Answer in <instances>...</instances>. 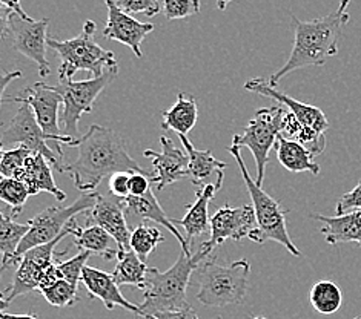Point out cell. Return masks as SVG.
<instances>
[{"label":"cell","instance_id":"cell-1","mask_svg":"<svg viewBox=\"0 0 361 319\" xmlns=\"http://www.w3.org/2000/svg\"><path fill=\"white\" fill-rule=\"evenodd\" d=\"M63 172L71 174L75 187L82 192H91L103 178L117 172H140L145 169L126 151L125 142L113 129L91 125L77 143V158L71 165L63 166Z\"/></svg>","mask_w":361,"mask_h":319},{"label":"cell","instance_id":"cell-2","mask_svg":"<svg viewBox=\"0 0 361 319\" xmlns=\"http://www.w3.org/2000/svg\"><path fill=\"white\" fill-rule=\"evenodd\" d=\"M349 22V14L335 11L320 19L300 20L292 15L294 27V48L277 73L269 77L272 85H277L283 77L302 70L306 66H322L326 60L338 54V42L343 36V28Z\"/></svg>","mask_w":361,"mask_h":319},{"label":"cell","instance_id":"cell-3","mask_svg":"<svg viewBox=\"0 0 361 319\" xmlns=\"http://www.w3.org/2000/svg\"><path fill=\"white\" fill-rule=\"evenodd\" d=\"M211 252L200 246L195 254L188 255L182 250L176 264L166 272H160L156 267H148L143 303L139 304L142 315H151L160 310H178L188 307L186 292L191 281V275L197 267L209 258Z\"/></svg>","mask_w":361,"mask_h":319},{"label":"cell","instance_id":"cell-4","mask_svg":"<svg viewBox=\"0 0 361 319\" xmlns=\"http://www.w3.org/2000/svg\"><path fill=\"white\" fill-rule=\"evenodd\" d=\"M242 148L235 144H231L228 151L235 158L249 195L252 198V208L255 212L257 227L249 234V239L254 241L255 244H264L266 241H275V243L286 247L294 256H302V252L295 247L294 241L290 239L288 234L286 217L289 211L283 209L280 201L275 200L271 195L266 194L260 184L255 183V180L249 175L247 168L242 157Z\"/></svg>","mask_w":361,"mask_h":319},{"label":"cell","instance_id":"cell-5","mask_svg":"<svg viewBox=\"0 0 361 319\" xmlns=\"http://www.w3.org/2000/svg\"><path fill=\"white\" fill-rule=\"evenodd\" d=\"M96 23L87 20L79 36L70 40L48 37V48L60 58L59 80H73L77 71H88L92 77H100L108 68H116L117 60L113 51L103 49L94 40Z\"/></svg>","mask_w":361,"mask_h":319},{"label":"cell","instance_id":"cell-6","mask_svg":"<svg viewBox=\"0 0 361 319\" xmlns=\"http://www.w3.org/2000/svg\"><path fill=\"white\" fill-rule=\"evenodd\" d=\"M251 264L238 260L228 265L217 263L216 258L203 261L197 267L199 293L197 299L206 307H226L242 304L247 293Z\"/></svg>","mask_w":361,"mask_h":319},{"label":"cell","instance_id":"cell-7","mask_svg":"<svg viewBox=\"0 0 361 319\" xmlns=\"http://www.w3.org/2000/svg\"><path fill=\"white\" fill-rule=\"evenodd\" d=\"M75 226L74 218L66 224L65 232L56 239L49 241L47 244L32 247L27 250L17 261V270L14 275L13 284L5 290L6 299L11 301L17 296L27 295L30 292L40 290L49 284L60 280L57 273L54 249L66 235H73Z\"/></svg>","mask_w":361,"mask_h":319},{"label":"cell","instance_id":"cell-8","mask_svg":"<svg viewBox=\"0 0 361 319\" xmlns=\"http://www.w3.org/2000/svg\"><path fill=\"white\" fill-rule=\"evenodd\" d=\"M118 66L108 68L100 77H92L88 80H62L56 85V89L63 99V112L60 122L63 123L62 134L73 140H80L79 122L83 114H90L94 109V103L102 91L116 80Z\"/></svg>","mask_w":361,"mask_h":319},{"label":"cell","instance_id":"cell-9","mask_svg":"<svg viewBox=\"0 0 361 319\" xmlns=\"http://www.w3.org/2000/svg\"><path fill=\"white\" fill-rule=\"evenodd\" d=\"M286 109L280 106H269L257 109L254 117L249 120V123L243 134L232 137V144L246 146L252 152L255 166H257V184H263L266 166L269 163V152L274 149L275 142L281 134V123L285 117Z\"/></svg>","mask_w":361,"mask_h":319},{"label":"cell","instance_id":"cell-10","mask_svg":"<svg viewBox=\"0 0 361 319\" xmlns=\"http://www.w3.org/2000/svg\"><path fill=\"white\" fill-rule=\"evenodd\" d=\"M97 196L99 194L96 192H87L83 194L79 200H75L71 206H66V208H63V206H53V208H48L44 212L37 213L36 217L30 220L28 223L30 230L20 241L19 249H17L16 252L14 264H17L19 258L27 252V250L47 244L49 241L56 239L59 235H62L66 224L70 223L75 215L91 211L94 208V204L97 201Z\"/></svg>","mask_w":361,"mask_h":319},{"label":"cell","instance_id":"cell-11","mask_svg":"<svg viewBox=\"0 0 361 319\" xmlns=\"http://www.w3.org/2000/svg\"><path fill=\"white\" fill-rule=\"evenodd\" d=\"M8 101L27 103V105H30L42 131L49 137L51 142L57 144L62 143L66 146H77V143H79V140H73L70 137L63 135L62 129L59 126V108L63 103V99L56 89V86L47 85L44 82L34 83Z\"/></svg>","mask_w":361,"mask_h":319},{"label":"cell","instance_id":"cell-12","mask_svg":"<svg viewBox=\"0 0 361 319\" xmlns=\"http://www.w3.org/2000/svg\"><path fill=\"white\" fill-rule=\"evenodd\" d=\"M0 142L4 146H23L32 152L44 155L51 166L57 169L60 174L63 172V166L60 165V155L54 148L48 146V142H51L49 137L42 131L36 115L27 103H20V108L17 109L16 115L4 131Z\"/></svg>","mask_w":361,"mask_h":319},{"label":"cell","instance_id":"cell-13","mask_svg":"<svg viewBox=\"0 0 361 319\" xmlns=\"http://www.w3.org/2000/svg\"><path fill=\"white\" fill-rule=\"evenodd\" d=\"M48 27V19H23L16 13L11 14L10 19V36L14 49L36 63L42 77H47L51 71L47 60Z\"/></svg>","mask_w":361,"mask_h":319},{"label":"cell","instance_id":"cell-14","mask_svg":"<svg viewBox=\"0 0 361 319\" xmlns=\"http://www.w3.org/2000/svg\"><path fill=\"white\" fill-rule=\"evenodd\" d=\"M255 227L257 221L252 206L245 204L240 208H232V206L226 204L212 215L209 221L211 237L208 241H204L202 247L212 252L226 239L240 241L247 238Z\"/></svg>","mask_w":361,"mask_h":319},{"label":"cell","instance_id":"cell-15","mask_svg":"<svg viewBox=\"0 0 361 319\" xmlns=\"http://www.w3.org/2000/svg\"><path fill=\"white\" fill-rule=\"evenodd\" d=\"M245 89L251 91L254 94H259V96L263 97H269L274 99L275 101H279L280 105L286 106L289 112H292L298 122L303 126L314 129V131L326 134V131L329 129V122L326 115L323 114V111L317 106L306 105V103L298 101L295 99H292L288 94L280 91L277 88V85H272L269 79H262V77H257V79H251L245 83Z\"/></svg>","mask_w":361,"mask_h":319},{"label":"cell","instance_id":"cell-16","mask_svg":"<svg viewBox=\"0 0 361 319\" xmlns=\"http://www.w3.org/2000/svg\"><path fill=\"white\" fill-rule=\"evenodd\" d=\"M108 6V20L103 30V36L111 40L123 43L133 53L142 58V42L145 37L154 31L152 23H142L135 20L133 15L123 13L117 6L116 0H106Z\"/></svg>","mask_w":361,"mask_h":319},{"label":"cell","instance_id":"cell-17","mask_svg":"<svg viewBox=\"0 0 361 319\" xmlns=\"http://www.w3.org/2000/svg\"><path fill=\"white\" fill-rule=\"evenodd\" d=\"M161 152L146 149L143 155L149 158L156 175L151 177V183L156 184L159 191L169 184H174L180 180L188 178V154L174 146L168 137H160Z\"/></svg>","mask_w":361,"mask_h":319},{"label":"cell","instance_id":"cell-18","mask_svg":"<svg viewBox=\"0 0 361 319\" xmlns=\"http://www.w3.org/2000/svg\"><path fill=\"white\" fill-rule=\"evenodd\" d=\"M90 220L92 224H97L102 229H105L108 234L113 237L117 244L118 250H130V239H131V230L128 227L126 223V213H125V204L123 200L113 194L109 195H100L97 196V201L91 209Z\"/></svg>","mask_w":361,"mask_h":319},{"label":"cell","instance_id":"cell-19","mask_svg":"<svg viewBox=\"0 0 361 319\" xmlns=\"http://www.w3.org/2000/svg\"><path fill=\"white\" fill-rule=\"evenodd\" d=\"M85 289L88 290L91 298H99L108 310H114L116 307H122L125 310L135 313L137 316L142 315L139 306L130 303L118 289L113 273L105 270H99L96 267L85 265L82 270V281Z\"/></svg>","mask_w":361,"mask_h":319},{"label":"cell","instance_id":"cell-20","mask_svg":"<svg viewBox=\"0 0 361 319\" xmlns=\"http://www.w3.org/2000/svg\"><path fill=\"white\" fill-rule=\"evenodd\" d=\"M183 148L188 154V178L197 187H204L208 184L223 186L225 180L226 163H223L214 157L211 151H200L188 140L186 135H178Z\"/></svg>","mask_w":361,"mask_h":319},{"label":"cell","instance_id":"cell-21","mask_svg":"<svg viewBox=\"0 0 361 319\" xmlns=\"http://www.w3.org/2000/svg\"><path fill=\"white\" fill-rule=\"evenodd\" d=\"M123 204H125V213L130 215V217H135L139 220H149L160 224L165 229H168L171 234H173L177 241L182 246V250L188 255H192L191 252V246L186 241V238L180 234L178 229L176 227V224L173 223V218H169L165 213V211L161 209L160 203L157 201L156 195H154L152 189H149L148 192L142 196H134V195H128L123 198Z\"/></svg>","mask_w":361,"mask_h":319},{"label":"cell","instance_id":"cell-22","mask_svg":"<svg viewBox=\"0 0 361 319\" xmlns=\"http://www.w3.org/2000/svg\"><path fill=\"white\" fill-rule=\"evenodd\" d=\"M221 186L208 184L195 191V201L188 206V212L182 220H173V223L178 224L185 229L186 241L191 246L195 237H200L209 230V203L214 196L220 191Z\"/></svg>","mask_w":361,"mask_h":319},{"label":"cell","instance_id":"cell-23","mask_svg":"<svg viewBox=\"0 0 361 319\" xmlns=\"http://www.w3.org/2000/svg\"><path fill=\"white\" fill-rule=\"evenodd\" d=\"M53 166L49 165L48 160L37 152H32L27 163H25L22 174L19 175V180L27 186L30 196L37 195L40 192H49L54 195L59 201L66 200V194L59 189L53 177Z\"/></svg>","mask_w":361,"mask_h":319},{"label":"cell","instance_id":"cell-24","mask_svg":"<svg viewBox=\"0 0 361 319\" xmlns=\"http://www.w3.org/2000/svg\"><path fill=\"white\" fill-rule=\"evenodd\" d=\"M312 218L323 224L322 234L326 243L337 246L341 243H357L361 247V211H352L335 217L314 213Z\"/></svg>","mask_w":361,"mask_h":319},{"label":"cell","instance_id":"cell-25","mask_svg":"<svg viewBox=\"0 0 361 319\" xmlns=\"http://www.w3.org/2000/svg\"><path fill=\"white\" fill-rule=\"evenodd\" d=\"M199 118V108L192 96L185 92H178L177 101L173 108L163 111L161 129L165 131H176L178 135H188Z\"/></svg>","mask_w":361,"mask_h":319},{"label":"cell","instance_id":"cell-26","mask_svg":"<svg viewBox=\"0 0 361 319\" xmlns=\"http://www.w3.org/2000/svg\"><path fill=\"white\" fill-rule=\"evenodd\" d=\"M73 237L75 246L80 250H88L92 255H100L103 260H113L117 256V241L97 224H90L88 227L82 229L75 223Z\"/></svg>","mask_w":361,"mask_h":319},{"label":"cell","instance_id":"cell-27","mask_svg":"<svg viewBox=\"0 0 361 319\" xmlns=\"http://www.w3.org/2000/svg\"><path fill=\"white\" fill-rule=\"evenodd\" d=\"M274 149L277 152L280 165L289 172H294V174H298V172H311L314 175L320 174V166L314 161V155L298 142L279 137Z\"/></svg>","mask_w":361,"mask_h":319},{"label":"cell","instance_id":"cell-28","mask_svg":"<svg viewBox=\"0 0 361 319\" xmlns=\"http://www.w3.org/2000/svg\"><path fill=\"white\" fill-rule=\"evenodd\" d=\"M113 277L118 286H135L145 290L148 265L133 250H118Z\"/></svg>","mask_w":361,"mask_h":319},{"label":"cell","instance_id":"cell-29","mask_svg":"<svg viewBox=\"0 0 361 319\" xmlns=\"http://www.w3.org/2000/svg\"><path fill=\"white\" fill-rule=\"evenodd\" d=\"M30 224H20L14 221L13 217L0 218V255H2V265H0V275L14 264L16 252L19 249L20 241L28 234Z\"/></svg>","mask_w":361,"mask_h":319},{"label":"cell","instance_id":"cell-30","mask_svg":"<svg viewBox=\"0 0 361 319\" xmlns=\"http://www.w3.org/2000/svg\"><path fill=\"white\" fill-rule=\"evenodd\" d=\"M309 301L318 313L332 315L343 304V293L334 281H317L309 293Z\"/></svg>","mask_w":361,"mask_h":319},{"label":"cell","instance_id":"cell-31","mask_svg":"<svg viewBox=\"0 0 361 319\" xmlns=\"http://www.w3.org/2000/svg\"><path fill=\"white\" fill-rule=\"evenodd\" d=\"M163 241H165V237L161 235V232L159 229L140 223L139 226L134 227V230L131 232L130 246L133 252H135V255L146 263V258H148L152 250L160 243H163Z\"/></svg>","mask_w":361,"mask_h":319},{"label":"cell","instance_id":"cell-32","mask_svg":"<svg viewBox=\"0 0 361 319\" xmlns=\"http://www.w3.org/2000/svg\"><path fill=\"white\" fill-rule=\"evenodd\" d=\"M28 196V189L19 178L0 177V201L10 206L13 218L22 212Z\"/></svg>","mask_w":361,"mask_h":319},{"label":"cell","instance_id":"cell-33","mask_svg":"<svg viewBox=\"0 0 361 319\" xmlns=\"http://www.w3.org/2000/svg\"><path fill=\"white\" fill-rule=\"evenodd\" d=\"M39 292L44 295V298L51 306L57 308L73 306L79 301V296H77V286L65 280H57L53 284H49V286L42 287Z\"/></svg>","mask_w":361,"mask_h":319},{"label":"cell","instance_id":"cell-34","mask_svg":"<svg viewBox=\"0 0 361 319\" xmlns=\"http://www.w3.org/2000/svg\"><path fill=\"white\" fill-rule=\"evenodd\" d=\"M31 154L32 151L23 148V146H16V148L4 152L2 160H0V177L19 178Z\"/></svg>","mask_w":361,"mask_h":319},{"label":"cell","instance_id":"cell-35","mask_svg":"<svg viewBox=\"0 0 361 319\" xmlns=\"http://www.w3.org/2000/svg\"><path fill=\"white\" fill-rule=\"evenodd\" d=\"M91 255L92 254L88 252V250H80V254L73 256L71 260L63 261V263L56 260L59 278L71 282L74 286H79V282L82 281V270L83 267L87 265Z\"/></svg>","mask_w":361,"mask_h":319},{"label":"cell","instance_id":"cell-36","mask_svg":"<svg viewBox=\"0 0 361 319\" xmlns=\"http://www.w3.org/2000/svg\"><path fill=\"white\" fill-rule=\"evenodd\" d=\"M200 0H163L161 11L168 20L186 19L200 13Z\"/></svg>","mask_w":361,"mask_h":319},{"label":"cell","instance_id":"cell-37","mask_svg":"<svg viewBox=\"0 0 361 319\" xmlns=\"http://www.w3.org/2000/svg\"><path fill=\"white\" fill-rule=\"evenodd\" d=\"M116 4L120 10L130 15L145 14L148 17H154L161 11L159 0H116Z\"/></svg>","mask_w":361,"mask_h":319},{"label":"cell","instance_id":"cell-38","mask_svg":"<svg viewBox=\"0 0 361 319\" xmlns=\"http://www.w3.org/2000/svg\"><path fill=\"white\" fill-rule=\"evenodd\" d=\"M335 211H337V215H343L352 211H361V180L350 192L341 195Z\"/></svg>","mask_w":361,"mask_h":319},{"label":"cell","instance_id":"cell-39","mask_svg":"<svg viewBox=\"0 0 361 319\" xmlns=\"http://www.w3.org/2000/svg\"><path fill=\"white\" fill-rule=\"evenodd\" d=\"M139 318L140 319H199V316H197V313L194 312V308L191 306H188L185 308H178V310H160V312L143 315Z\"/></svg>","mask_w":361,"mask_h":319},{"label":"cell","instance_id":"cell-40","mask_svg":"<svg viewBox=\"0 0 361 319\" xmlns=\"http://www.w3.org/2000/svg\"><path fill=\"white\" fill-rule=\"evenodd\" d=\"M130 174L126 172H117V174L109 177V194H113L114 196L118 198H126L130 195Z\"/></svg>","mask_w":361,"mask_h":319},{"label":"cell","instance_id":"cell-41","mask_svg":"<svg viewBox=\"0 0 361 319\" xmlns=\"http://www.w3.org/2000/svg\"><path fill=\"white\" fill-rule=\"evenodd\" d=\"M130 195L142 196L151 189V178L146 177V174H140V172H133L130 174Z\"/></svg>","mask_w":361,"mask_h":319},{"label":"cell","instance_id":"cell-42","mask_svg":"<svg viewBox=\"0 0 361 319\" xmlns=\"http://www.w3.org/2000/svg\"><path fill=\"white\" fill-rule=\"evenodd\" d=\"M13 13L10 8L0 4V39H5V36L10 34V19Z\"/></svg>","mask_w":361,"mask_h":319},{"label":"cell","instance_id":"cell-43","mask_svg":"<svg viewBox=\"0 0 361 319\" xmlns=\"http://www.w3.org/2000/svg\"><path fill=\"white\" fill-rule=\"evenodd\" d=\"M20 77H22L20 71H13V73L4 71V73H0V105H2V99H4L6 86L10 85L13 80L20 79Z\"/></svg>","mask_w":361,"mask_h":319},{"label":"cell","instance_id":"cell-44","mask_svg":"<svg viewBox=\"0 0 361 319\" xmlns=\"http://www.w3.org/2000/svg\"><path fill=\"white\" fill-rule=\"evenodd\" d=\"M0 4L5 5V6H8V8H10L11 11H14L16 14H19L20 17H23V19H31V17H30L27 13L23 11L20 0H0Z\"/></svg>","mask_w":361,"mask_h":319},{"label":"cell","instance_id":"cell-45","mask_svg":"<svg viewBox=\"0 0 361 319\" xmlns=\"http://www.w3.org/2000/svg\"><path fill=\"white\" fill-rule=\"evenodd\" d=\"M0 319H39L37 315L34 313H25V315H13V313H0Z\"/></svg>","mask_w":361,"mask_h":319},{"label":"cell","instance_id":"cell-46","mask_svg":"<svg viewBox=\"0 0 361 319\" xmlns=\"http://www.w3.org/2000/svg\"><path fill=\"white\" fill-rule=\"evenodd\" d=\"M8 306H10V301L6 299L5 292H0V313H2Z\"/></svg>","mask_w":361,"mask_h":319},{"label":"cell","instance_id":"cell-47","mask_svg":"<svg viewBox=\"0 0 361 319\" xmlns=\"http://www.w3.org/2000/svg\"><path fill=\"white\" fill-rule=\"evenodd\" d=\"M231 2H232V0H217V6H219V10H220V11H225V10H226V6H228Z\"/></svg>","mask_w":361,"mask_h":319},{"label":"cell","instance_id":"cell-48","mask_svg":"<svg viewBox=\"0 0 361 319\" xmlns=\"http://www.w3.org/2000/svg\"><path fill=\"white\" fill-rule=\"evenodd\" d=\"M350 0H340V6H338V11L341 13H346V8L349 6Z\"/></svg>","mask_w":361,"mask_h":319},{"label":"cell","instance_id":"cell-49","mask_svg":"<svg viewBox=\"0 0 361 319\" xmlns=\"http://www.w3.org/2000/svg\"><path fill=\"white\" fill-rule=\"evenodd\" d=\"M2 148H4V144H2V142H0V160H2V155H4Z\"/></svg>","mask_w":361,"mask_h":319},{"label":"cell","instance_id":"cell-50","mask_svg":"<svg viewBox=\"0 0 361 319\" xmlns=\"http://www.w3.org/2000/svg\"><path fill=\"white\" fill-rule=\"evenodd\" d=\"M252 319H266L264 316H255V318H252Z\"/></svg>","mask_w":361,"mask_h":319},{"label":"cell","instance_id":"cell-51","mask_svg":"<svg viewBox=\"0 0 361 319\" xmlns=\"http://www.w3.org/2000/svg\"><path fill=\"white\" fill-rule=\"evenodd\" d=\"M2 217H4V213H2V212H0V218H2Z\"/></svg>","mask_w":361,"mask_h":319},{"label":"cell","instance_id":"cell-52","mask_svg":"<svg viewBox=\"0 0 361 319\" xmlns=\"http://www.w3.org/2000/svg\"><path fill=\"white\" fill-rule=\"evenodd\" d=\"M354 319H361V316H357V318H354Z\"/></svg>","mask_w":361,"mask_h":319}]
</instances>
